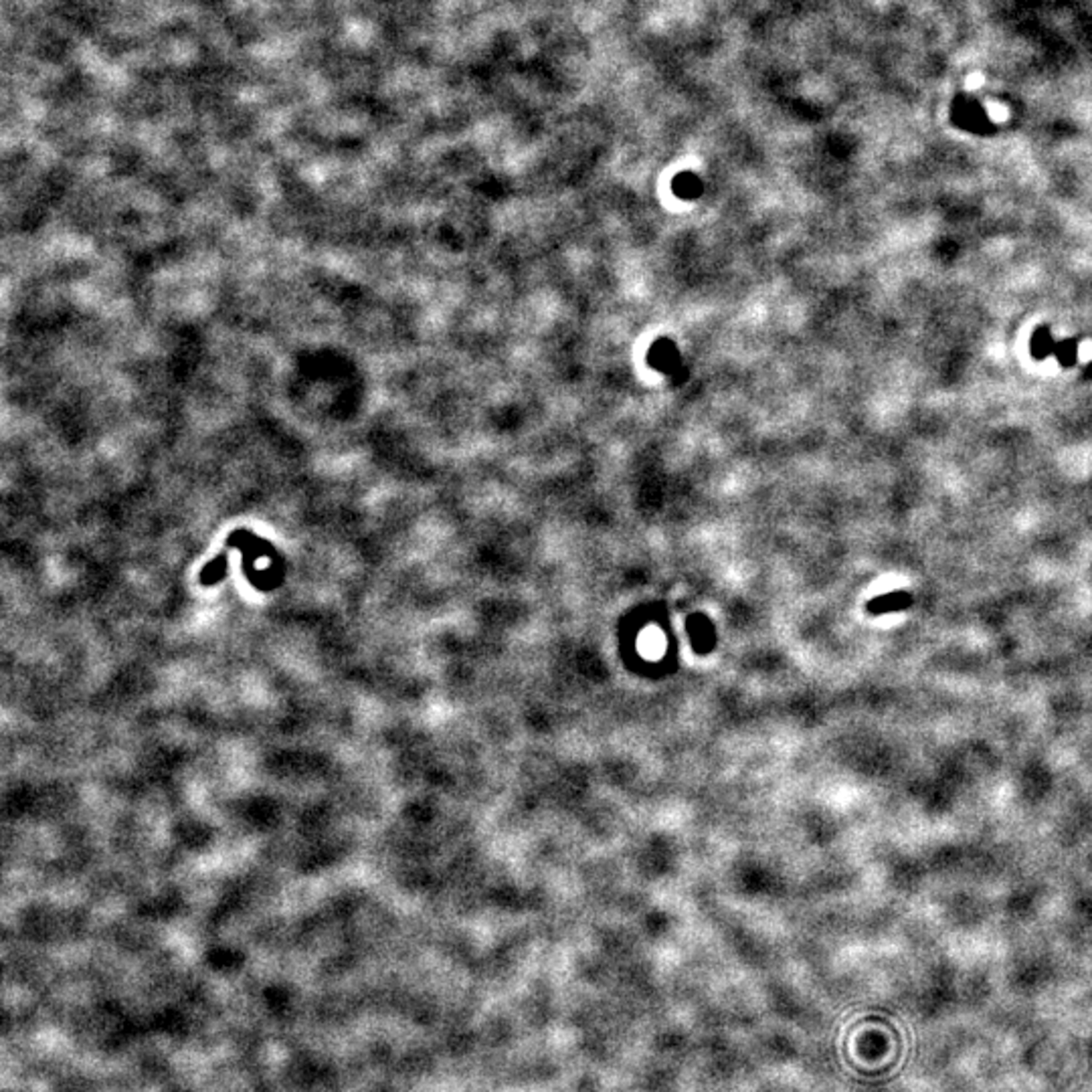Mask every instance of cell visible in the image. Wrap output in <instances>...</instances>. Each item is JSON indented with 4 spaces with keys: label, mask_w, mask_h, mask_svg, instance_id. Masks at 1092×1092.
I'll return each mask as SVG.
<instances>
[{
    "label": "cell",
    "mask_w": 1092,
    "mask_h": 1092,
    "mask_svg": "<svg viewBox=\"0 0 1092 1092\" xmlns=\"http://www.w3.org/2000/svg\"><path fill=\"white\" fill-rule=\"evenodd\" d=\"M913 595L907 593V591H894V593H886L872 599V601L866 605V609L870 615H886L905 611L908 607H913Z\"/></svg>",
    "instance_id": "obj_2"
},
{
    "label": "cell",
    "mask_w": 1092,
    "mask_h": 1092,
    "mask_svg": "<svg viewBox=\"0 0 1092 1092\" xmlns=\"http://www.w3.org/2000/svg\"><path fill=\"white\" fill-rule=\"evenodd\" d=\"M1054 355L1058 358V363H1060L1064 368H1070L1077 365V356H1078V344L1074 338H1066L1062 342L1056 344Z\"/></svg>",
    "instance_id": "obj_4"
},
{
    "label": "cell",
    "mask_w": 1092,
    "mask_h": 1092,
    "mask_svg": "<svg viewBox=\"0 0 1092 1092\" xmlns=\"http://www.w3.org/2000/svg\"><path fill=\"white\" fill-rule=\"evenodd\" d=\"M951 116H953V122L959 128H963V130H967V132H973V134H989L993 128L988 113H985L981 105L975 100H969V97H965V95L957 97V100L953 102Z\"/></svg>",
    "instance_id": "obj_1"
},
{
    "label": "cell",
    "mask_w": 1092,
    "mask_h": 1092,
    "mask_svg": "<svg viewBox=\"0 0 1092 1092\" xmlns=\"http://www.w3.org/2000/svg\"><path fill=\"white\" fill-rule=\"evenodd\" d=\"M700 188H702L700 180H698V176L690 175V172H684V175L676 176V180H674V191H676V194L678 196H684V199H692V196H698V194H700Z\"/></svg>",
    "instance_id": "obj_5"
},
{
    "label": "cell",
    "mask_w": 1092,
    "mask_h": 1092,
    "mask_svg": "<svg viewBox=\"0 0 1092 1092\" xmlns=\"http://www.w3.org/2000/svg\"><path fill=\"white\" fill-rule=\"evenodd\" d=\"M1085 376H1087V379H1090V376H1092V365L1087 368V375Z\"/></svg>",
    "instance_id": "obj_6"
},
{
    "label": "cell",
    "mask_w": 1092,
    "mask_h": 1092,
    "mask_svg": "<svg viewBox=\"0 0 1092 1092\" xmlns=\"http://www.w3.org/2000/svg\"><path fill=\"white\" fill-rule=\"evenodd\" d=\"M1030 348H1032V356L1038 358V360H1044L1046 356L1052 355L1054 348H1056V342L1052 338V332H1050L1046 326L1038 328V330L1033 332V336H1032V347Z\"/></svg>",
    "instance_id": "obj_3"
}]
</instances>
